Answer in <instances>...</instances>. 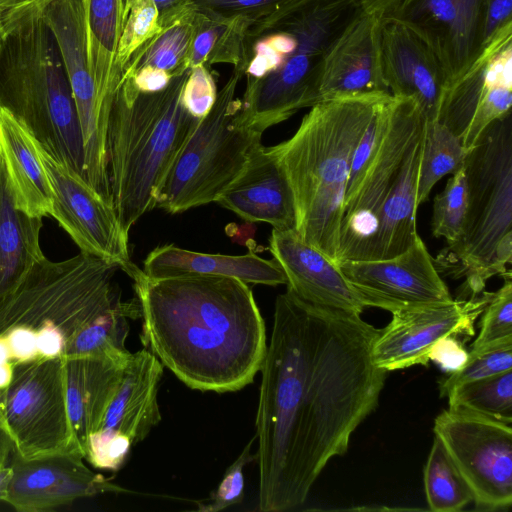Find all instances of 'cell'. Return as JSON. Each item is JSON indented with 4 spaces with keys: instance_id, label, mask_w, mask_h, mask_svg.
<instances>
[{
    "instance_id": "cell-26",
    "label": "cell",
    "mask_w": 512,
    "mask_h": 512,
    "mask_svg": "<svg viewBox=\"0 0 512 512\" xmlns=\"http://www.w3.org/2000/svg\"><path fill=\"white\" fill-rule=\"evenodd\" d=\"M0 160L16 208L42 219L53 212V191L29 130L0 108Z\"/></svg>"
},
{
    "instance_id": "cell-7",
    "label": "cell",
    "mask_w": 512,
    "mask_h": 512,
    "mask_svg": "<svg viewBox=\"0 0 512 512\" xmlns=\"http://www.w3.org/2000/svg\"><path fill=\"white\" fill-rule=\"evenodd\" d=\"M468 204L459 239L434 259L440 274L465 278L457 298L481 294L512 260V114L488 125L464 160Z\"/></svg>"
},
{
    "instance_id": "cell-37",
    "label": "cell",
    "mask_w": 512,
    "mask_h": 512,
    "mask_svg": "<svg viewBox=\"0 0 512 512\" xmlns=\"http://www.w3.org/2000/svg\"><path fill=\"white\" fill-rule=\"evenodd\" d=\"M468 204L464 166L452 174L444 189L433 201L431 230L434 237L444 238L447 246L460 237Z\"/></svg>"
},
{
    "instance_id": "cell-44",
    "label": "cell",
    "mask_w": 512,
    "mask_h": 512,
    "mask_svg": "<svg viewBox=\"0 0 512 512\" xmlns=\"http://www.w3.org/2000/svg\"><path fill=\"white\" fill-rule=\"evenodd\" d=\"M468 353L458 337L448 336L434 345L428 358L443 371L453 373L465 364Z\"/></svg>"
},
{
    "instance_id": "cell-21",
    "label": "cell",
    "mask_w": 512,
    "mask_h": 512,
    "mask_svg": "<svg viewBox=\"0 0 512 512\" xmlns=\"http://www.w3.org/2000/svg\"><path fill=\"white\" fill-rule=\"evenodd\" d=\"M384 82L394 97L413 99L425 121L436 120L445 89L442 70L425 43L399 21L380 19Z\"/></svg>"
},
{
    "instance_id": "cell-27",
    "label": "cell",
    "mask_w": 512,
    "mask_h": 512,
    "mask_svg": "<svg viewBox=\"0 0 512 512\" xmlns=\"http://www.w3.org/2000/svg\"><path fill=\"white\" fill-rule=\"evenodd\" d=\"M142 271L152 279L216 275L234 277L247 284L277 286L287 283L275 259L267 260L253 252L237 256L207 254L173 244L153 249L144 260Z\"/></svg>"
},
{
    "instance_id": "cell-24",
    "label": "cell",
    "mask_w": 512,
    "mask_h": 512,
    "mask_svg": "<svg viewBox=\"0 0 512 512\" xmlns=\"http://www.w3.org/2000/svg\"><path fill=\"white\" fill-rule=\"evenodd\" d=\"M163 368L146 348L132 353L101 426L95 433L104 438L124 435L133 445L144 440L161 420L157 396Z\"/></svg>"
},
{
    "instance_id": "cell-32",
    "label": "cell",
    "mask_w": 512,
    "mask_h": 512,
    "mask_svg": "<svg viewBox=\"0 0 512 512\" xmlns=\"http://www.w3.org/2000/svg\"><path fill=\"white\" fill-rule=\"evenodd\" d=\"M467 151L459 138L438 120L425 121L422 137L417 205L427 201L435 184L460 169Z\"/></svg>"
},
{
    "instance_id": "cell-29",
    "label": "cell",
    "mask_w": 512,
    "mask_h": 512,
    "mask_svg": "<svg viewBox=\"0 0 512 512\" xmlns=\"http://www.w3.org/2000/svg\"><path fill=\"white\" fill-rule=\"evenodd\" d=\"M41 228L42 219L16 208L0 160V302L45 257L40 246Z\"/></svg>"
},
{
    "instance_id": "cell-39",
    "label": "cell",
    "mask_w": 512,
    "mask_h": 512,
    "mask_svg": "<svg viewBox=\"0 0 512 512\" xmlns=\"http://www.w3.org/2000/svg\"><path fill=\"white\" fill-rule=\"evenodd\" d=\"M162 29L153 0H144L129 9L123 21L115 58V70L120 78L130 56Z\"/></svg>"
},
{
    "instance_id": "cell-14",
    "label": "cell",
    "mask_w": 512,
    "mask_h": 512,
    "mask_svg": "<svg viewBox=\"0 0 512 512\" xmlns=\"http://www.w3.org/2000/svg\"><path fill=\"white\" fill-rule=\"evenodd\" d=\"M512 28L492 39L469 69L442 95L436 120L466 151L492 122L511 113Z\"/></svg>"
},
{
    "instance_id": "cell-33",
    "label": "cell",
    "mask_w": 512,
    "mask_h": 512,
    "mask_svg": "<svg viewBox=\"0 0 512 512\" xmlns=\"http://www.w3.org/2000/svg\"><path fill=\"white\" fill-rule=\"evenodd\" d=\"M194 15L163 28L141 45L124 66L122 77L143 67L165 71L172 77L187 72Z\"/></svg>"
},
{
    "instance_id": "cell-38",
    "label": "cell",
    "mask_w": 512,
    "mask_h": 512,
    "mask_svg": "<svg viewBox=\"0 0 512 512\" xmlns=\"http://www.w3.org/2000/svg\"><path fill=\"white\" fill-rule=\"evenodd\" d=\"M512 370V337L470 350L465 364L441 381V397L456 387Z\"/></svg>"
},
{
    "instance_id": "cell-36",
    "label": "cell",
    "mask_w": 512,
    "mask_h": 512,
    "mask_svg": "<svg viewBox=\"0 0 512 512\" xmlns=\"http://www.w3.org/2000/svg\"><path fill=\"white\" fill-rule=\"evenodd\" d=\"M234 31L231 19L196 11L188 54L189 69L197 65L231 64L234 59Z\"/></svg>"
},
{
    "instance_id": "cell-17",
    "label": "cell",
    "mask_w": 512,
    "mask_h": 512,
    "mask_svg": "<svg viewBox=\"0 0 512 512\" xmlns=\"http://www.w3.org/2000/svg\"><path fill=\"white\" fill-rule=\"evenodd\" d=\"M485 4L486 0H401L384 17L399 21L425 43L442 70L446 89L484 48Z\"/></svg>"
},
{
    "instance_id": "cell-20",
    "label": "cell",
    "mask_w": 512,
    "mask_h": 512,
    "mask_svg": "<svg viewBox=\"0 0 512 512\" xmlns=\"http://www.w3.org/2000/svg\"><path fill=\"white\" fill-rule=\"evenodd\" d=\"M269 250L285 274L287 290L299 299L356 314H361L366 308L339 265L306 243L295 229H273Z\"/></svg>"
},
{
    "instance_id": "cell-4",
    "label": "cell",
    "mask_w": 512,
    "mask_h": 512,
    "mask_svg": "<svg viewBox=\"0 0 512 512\" xmlns=\"http://www.w3.org/2000/svg\"><path fill=\"white\" fill-rule=\"evenodd\" d=\"M390 93L322 100L288 140L268 147L290 185L296 232L337 263L352 159L374 112Z\"/></svg>"
},
{
    "instance_id": "cell-8",
    "label": "cell",
    "mask_w": 512,
    "mask_h": 512,
    "mask_svg": "<svg viewBox=\"0 0 512 512\" xmlns=\"http://www.w3.org/2000/svg\"><path fill=\"white\" fill-rule=\"evenodd\" d=\"M242 75L233 70L172 164L160 189L157 205L168 213L215 202L239 177L262 133L240 124L236 89Z\"/></svg>"
},
{
    "instance_id": "cell-34",
    "label": "cell",
    "mask_w": 512,
    "mask_h": 512,
    "mask_svg": "<svg viewBox=\"0 0 512 512\" xmlns=\"http://www.w3.org/2000/svg\"><path fill=\"white\" fill-rule=\"evenodd\" d=\"M426 499L434 512L462 510L472 499V493L457 467L436 436L424 468Z\"/></svg>"
},
{
    "instance_id": "cell-3",
    "label": "cell",
    "mask_w": 512,
    "mask_h": 512,
    "mask_svg": "<svg viewBox=\"0 0 512 512\" xmlns=\"http://www.w3.org/2000/svg\"><path fill=\"white\" fill-rule=\"evenodd\" d=\"M362 10L360 0H294L251 22L234 68L246 77L239 123L263 134L317 104L325 57Z\"/></svg>"
},
{
    "instance_id": "cell-51",
    "label": "cell",
    "mask_w": 512,
    "mask_h": 512,
    "mask_svg": "<svg viewBox=\"0 0 512 512\" xmlns=\"http://www.w3.org/2000/svg\"><path fill=\"white\" fill-rule=\"evenodd\" d=\"M363 9L379 18L388 15L401 0H360Z\"/></svg>"
},
{
    "instance_id": "cell-15",
    "label": "cell",
    "mask_w": 512,
    "mask_h": 512,
    "mask_svg": "<svg viewBox=\"0 0 512 512\" xmlns=\"http://www.w3.org/2000/svg\"><path fill=\"white\" fill-rule=\"evenodd\" d=\"M38 151L53 191L52 217L82 253L115 263L128 275L135 264L129 255L128 233L113 205L39 144Z\"/></svg>"
},
{
    "instance_id": "cell-5",
    "label": "cell",
    "mask_w": 512,
    "mask_h": 512,
    "mask_svg": "<svg viewBox=\"0 0 512 512\" xmlns=\"http://www.w3.org/2000/svg\"><path fill=\"white\" fill-rule=\"evenodd\" d=\"M158 92L138 91L122 78L107 128V171L113 207L124 231L157 205L164 180L201 119L183 106L188 75Z\"/></svg>"
},
{
    "instance_id": "cell-23",
    "label": "cell",
    "mask_w": 512,
    "mask_h": 512,
    "mask_svg": "<svg viewBox=\"0 0 512 512\" xmlns=\"http://www.w3.org/2000/svg\"><path fill=\"white\" fill-rule=\"evenodd\" d=\"M247 222H265L273 229L296 227L293 194L268 147L259 145L239 177L215 201Z\"/></svg>"
},
{
    "instance_id": "cell-30",
    "label": "cell",
    "mask_w": 512,
    "mask_h": 512,
    "mask_svg": "<svg viewBox=\"0 0 512 512\" xmlns=\"http://www.w3.org/2000/svg\"><path fill=\"white\" fill-rule=\"evenodd\" d=\"M87 43L91 74L99 101L110 113L121 78L115 70L123 26L122 0H85Z\"/></svg>"
},
{
    "instance_id": "cell-10",
    "label": "cell",
    "mask_w": 512,
    "mask_h": 512,
    "mask_svg": "<svg viewBox=\"0 0 512 512\" xmlns=\"http://www.w3.org/2000/svg\"><path fill=\"white\" fill-rule=\"evenodd\" d=\"M0 430L26 460L83 457L67 414L62 356L15 363L11 382L0 389Z\"/></svg>"
},
{
    "instance_id": "cell-54",
    "label": "cell",
    "mask_w": 512,
    "mask_h": 512,
    "mask_svg": "<svg viewBox=\"0 0 512 512\" xmlns=\"http://www.w3.org/2000/svg\"><path fill=\"white\" fill-rule=\"evenodd\" d=\"M11 360V353L6 337L0 335V364Z\"/></svg>"
},
{
    "instance_id": "cell-16",
    "label": "cell",
    "mask_w": 512,
    "mask_h": 512,
    "mask_svg": "<svg viewBox=\"0 0 512 512\" xmlns=\"http://www.w3.org/2000/svg\"><path fill=\"white\" fill-rule=\"evenodd\" d=\"M493 292L392 312L373 342L374 364L386 372L427 365L436 343L448 336L471 338L474 325Z\"/></svg>"
},
{
    "instance_id": "cell-40",
    "label": "cell",
    "mask_w": 512,
    "mask_h": 512,
    "mask_svg": "<svg viewBox=\"0 0 512 512\" xmlns=\"http://www.w3.org/2000/svg\"><path fill=\"white\" fill-rule=\"evenodd\" d=\"M504 284L493 292L482 312L480 332L471 350L512 337V274L509 269L503 276Z\"/></svg>"
},
{
    "instance_id": "cell-48",
    "label": "cell",
    "mask_w": 512,
    "mask_h": 512,
    "mask_svg": "<svg viewBox=\"0 0 512 512\" xmlns=\"http://www.w3.org/2000/svg\"><path fill=\"white\" fill-rule=\"evenodd\" d=\"M122 78L129 79L138 91L152 93L165 89L173 77L165 71L143 67Z\"/></svg>"
},
{
    "instance_id": "cell-2",
    "label": "cell",
    "mask_w": 512,
    "mask_h": 512,
    "mask_svg": "<svg viewBox=\"0 0 512 512\" xmlns=\"http://www.w3.org/2000/svg\"><path fill=\"white\" fill-rule=\"evenodd\" d=\"M128 276L140 306L141 342L191 389L236 392L253 382L266 327L247 283L228 276Z\"/></svg>"
},
{
    "instance_id": "cell-19",
    "label": "cell",
    "mask_w": 512,
    "mask_h": 512,
    "mask_svg": "<svg viewBox=\"0 0 512 512\" xmlns=\"http://www.w3.org/2000/svg\"><path fill=\"white\" fill-rule=\"evenodd\" d=\"M78 454L26 460L17 456L4 501L19 511H45L78 498L129 492L93 473Z\"/></svg>"
},
{
    "instance_id": "cell-49",
    "label": "cell",
    "mask_w": 512,
    "mask_h": 512,
    "mask_svg": "<svg viewBox=\"0 0 512 512\" xmlns=\"http://www.w3.org/2000/svg\"><path fill=\"white\" fill-rule=\"evenodd\" d=\"M162 28L192 17L196 10L191 0H153Z\"/></svg>"
},
{
    "instance_id": "cell-18",
    "label": "cell",
    "mask_w": 512,
    "mask_h": 512,
    "mask_svg": "<svg viewBox=\"0 0 512 512\" xmlns=\"http://www.w3.org/2000/svg\"><path fill=\"white\" fill-rule=\"evenodd\" d=\"M339 267L366 307L389 312L453 300L418 235L403 253L378 260L344 261Z\"/></svg>"
},
{
    "instance_id": "cell-12",
    "label": "cell",
    "mask_w": 512,
    "mask_h": 512,
    "mask_svg": "<svg viewBox=\"0 0 512 512\" xmlns=\"http://www.w3.org/2000/svg\"><path fill=\"white\" fill-rule=\"evenodd\" d=\"M433 431L468 485L478 509L511 506V424L448 408L435 418Z\"/></svg>"
},
{
    "instance_id": "cell-35",
    "label": "cell",
    "mask_w": 512,
    "mask_h": 512,
    "mask_svg": "<svg viewBox=\"0 0 512 512\" xmlns=\"http://www.w3.org/2000/svg\"><path fill=\"white\" fill-rule=\"evenodd\" d=\"M447 398L449 408L512 424V370L460 385Z\"/></svg>"
},
{
    "instance_id": "cell-25",
    "label": "cell",
    "mask_w": 512,
    "mask_h": 512,
    "mask_svg": "<svg viewBox=\"0 0 512 512\" xmlns=\"http://www.w3.org/2000/svg\"><path fill=\"white\" fill-rule=\"evenodd\" d=\"M61 356L70 427L85 458L88 438L99 430L128 360L101 355Z\"/></svg>"
},
{
    "instance_id": "cell-1",
    "label": "cell",
    "mask_w": 512,
    "mask_h": 512,
    "mask_svg": "<svg viewBox=\"0 0 512 512\" xmlns=\"http://www.w3.org/2000/svg\"><path fill=\"white\" fill-rule=\"evenodd\" d=\"M378 332L360 314L312 305L289 290L277 296L255 421L259 510L303 504L376 409L387 374L371 355Z\"/></svg>"
},
{
    "instance_id": "cell-47",
    "label": "cell",
    "mask_w": 512,
    "mask_h": 512,
    "mask_svg": "<svg viewBox=\"0 0 512 512\" xmlns=\"http://www.w3.org/2000/svg\"><path fill=\"white\" fill-rule=\"evenodd\" d=\"M37 333L38 353L42 357L54 358L61 356L65 349V337L62 331L52 322H44Z\"/></svg>"
},
{
    "instance_id": "cell-53",
    "label": "cell",
    "mask_w": 512,
    "mask_h": 512,
    "mask_svg": "<svg viewBox=\"0 0 512 512\" xmlns=\"http://www.w3.org/2000/svg\"><path fill=\"white\" fill-rule=\"evenodd\" d=\"M11 476H12L11 467H7V468L1 467L0 468V500L5 499L8 484L11 479Z\"/></svg>"
},
{
    "instance_id": "cell-45",
    "label": "cell",
    "mask_w": 512,
    "mask_h": 512,
    "mask_svg": "<svg viewBox=\"0 0 512 512\" xmlns=\"http://www.w3.org/2000/svg\"><path fill=\"white\" fill-rule=\"evenodd\" d=\"M508 28H512V0H486L484 47Z\"/></svg>"
},
{
    "instance_id": "cell-52",
    "label": "cell",
    "mask_w": 512,
    "mask_h": 512,
    "mask_svg": "<svg viewBox=\"0 0 512 512\" xmlns=\"http://www.w3.org/2000/svg\"><path fill=\"white\" fill-rule=\"evenodd\" d=\"M13 366L10 362L0 364V389L9 385L12 379Z\"/></svg>"
},
{
    "instance_id": "cell-50",
    "label": "cell",
    "mask_w": 512,
    "mask_h": 512,
    "mask_svg": "<svg viewBox=\"0 0 512 512\" xmlns=\"http://www.w3.org/2000/svg\"><path fill=\"white\" fill-rule=\"evenodd\" d=\"M53 0H0V17L29 8L44 10Z\"/></svg>"
},
{
    "instance_id": "cell-13",
    "label": "cell",
    "mask_w": 512,
    "mask_h": 512,
    "mask_svg": "<svg viewBox=\"0 0 512 512\" xmlns=\"http://www.w3.org/2000/svg\"><path fill=\"white\" fill-rule=\"evenodd\" d=\"M42 14L55 35L72 88L83 142L85 180L110 200L106 148L110 113L99 101L90 70L85 0H53Z\"/></svg>"
},
{
    "instance_id": "cell-28",
    "label": "cell",
    "mask_w": 512,
    "mask_h": 512,
    "mask_svg": "<svg viewBox=\"0 0 512 512\" xmlns=\"http://www.w3.org/2000/svg\"><path fill=\"white\" fill-rule=\"evenodd\" d=\"M422 137L423 130L408 149L383 203L373 242L372 260L387 259L403 253L419 235L416 213Z\"/></svg>"
},
{
    "instance_id": "cell-42",
    "label": "cell",
    "mask_w": 512,
    "mask_h": 512,
    "mask_svg": "<svg viewBox=\"0 0 512 512\" xmlns=\"http://www.w3.org/2000/svg\"><path fill=\"white\" fill-rule=\"evenodd\" d=\"M196 11L221 19L254 22L294 0H191Z\"/></svg>"
},
{
    "instance_id": "cell-31",
    "label": "cell",
    "mask_w": 512,
    "mask_h": 512,
    "mask_svg": "<svg viewBox=\"0 0 512 512\" xmlns=\"http://www.w3.org/2000/svg\"><path fill=\"white\" fill-rule=\"evenodd\" d=\"M140 318L136 299L118 301L80 329L65 346L63 356L101 355L127 361L131 352L126 348L129 333L128 319Z\"/></svg>"
},
{
    "instance_id": "cell-55",
    "label": "cell",
    "mask_w": 512,
    "mask_h": 512,
    "mask_svg": "<svg viewBox=\"0 0 512 512\" xmlns=\"http://www.w3.org/2000/svg\"><path fill=\"white\" fill-rule=\"evenodd\" d=\"M2 37H3V29H2V24H1V20H0V48H1V44H2Z\"/></svg>"
},
{
    "instance_id": "cell-22",
    "label": "cell",
    "mask_w": 512,
    "mask_h": 512,
    "mask_svg": "<svg viewBox=\"0 0 512 512\" xmlns=\"http://www.w3.org/2000/svg\"><path fill=\"white\" fill-rule=\"evenodd\" d=\"M380 19L363 9L334 41L323 64L320 101L390 93L381 69Z\"/></svg>"
},
{
    "instance_id": "cell-41",
    "label": "cell",
    "mask_w": 512,
    "mask_h": 512,
    "mask_svg": "<svg viewBox=\"0 0 512 512\" xmlns=\"http://www.w3.org/2000/svg\"><path fill=\"white\" fill-rule=\"evenodd\" d=\"M256 435L247 443L237 459L226 470L222 481L211 496L198 502L199 512H218L236 505L244 497V468L248 463L256 460V455L251 453Z\"/></svg>"
},
{
    "instance_id": "cell-11",
    "label": "cell",
    "mask_w": 512,
    "mask_h": 512,
    "mask_svg": "<svg viewBox=\"0 0 512 512\" xmlns=\"http://www.w3.org/2000/svg\"><path fill=\"white\" fill-rule=\"evenodd\" d=\"M424 123L425 118L413 99L392 96L383 133L353 194L344 202L337 264L372 260L383 203Z\"/></svg>"
},
{
    "instance_id": "cell-6",
    "label": "cell",
    "mask_w": 512,
    "mask_h": 512,
    "mask_svg": "<svg viewBox=\"0 0 512 512\" xmlns=\"http://www.w3.org/2000/svg\"><path fill=\"white\" fill-rule=\"evenodd\" d=\"M0 20V108L23 124L43 149L85 179L72 88L42 10L29 8Z\"/></svg>"
},
{
    "instance_id": "cell-46",
    "label": "cell",
    "mask_w": 512,
    "mask_h": 512,
    "mask_svg": "<svg viewBox=\"0 0 512 512\" xmlns=\"http://www.w3.org/2000/svg\"><path fill=\"white\" fill-rule=\"evenodd\" d=\"M11 353V359L18 362L31 361L39 356L37 347V333L25 327H12L6 336Z\"/></svg>"
},
{
    "instance_id": "cell-9",
    "label": "cell",
    "mask_w": 512,
    "mask_h": 512,
    "mask_svg": "<svg viewBox=\"0 0 512 512\" xmlns=\"http://www.w3.org/2000/svg\"><path fill=\"white\" fill-rule=\"evenodd\" d=\"M119 269L82 252L57 262L44 257L0 302V335L13 325L36 331L38 324L50 321L62 331L66 346L80 329L121 300L113 283Z\"/></svg>"
},
{
    "instance_id": "cell-43",
    "label": "cell",
    "mask_w": 512,
    "mask_h": 512,
    "mask_svg": "<svg viewBox=\"0 0 512 512\" xmlns=\"http://www.w3.org/2000/svg\"><path fill=\"white\" fill-rule=\"evenodd\" d=\"M217 93L216 82L209 67L197 65L189 69L181 99L193 117H205L213 107Z\"/></svg>"
}]
</instances>
